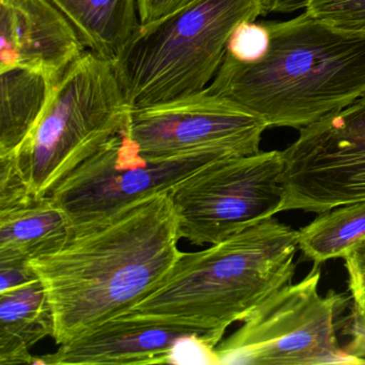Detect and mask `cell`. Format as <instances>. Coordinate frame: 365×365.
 Listing matches in <instances>:
<instances>
[{
  "mask_svg": "<svg viewBox=\"0 0 365 365\" xmlns=\"http://www.w3.org/2000/svg\"><path fill=\"white\" fill-rule=\"evenodd\" d=\"M180 240L168 192L71 224L61 247L29 260L48 294L55 343L131 311L182 255Z\"/></svg>",
  "mask_w": 365,
  "mask_h": 365,
  "instance_id": "6da1fadb",
  "label": "cell"
},
{
  "mask_svg": "<svg viewBox=\"0 0 365 365\" xmlns=\"http://www.w3.org/2000/svg\"><path fill=\"white\" fill-rule=\"evenodd\" d=\"M268 52L243 63L225 55L207 89L264 119L301 130L365 95V37L337 31L303 12L266 22Z\"/></svg>",
  "mask_w": 365,
  "mask_h": 365,
  "instance_id": "7a4b0ae2",
  "label": "cell"
},
{
  "mask_svg": "<svg viewBox=\"0 0 365 365\" xmlns=\"http://www.w3.org/2000/svg\"><path fill=\"white\" fill-rule=\"evenodd\" d=\"M298 230L269 217L208 249L182 253L131 313L187 329L217 347L234 322L292 283Z\"/></svg>",
  "mask_w": 365,
  "mask_h": 365,
  "instance_id": "3957f363",
  "label": "cell"
},
{
  "mask_svg": "<svg viewBox=\"0 0 365 365\" xmlns=\"http://www.w3.org/2000/svg\"><path fill=\"white\" fill-rule=\"evenodd\" d=\"M266 14V0H196L140 25L112 61L128 106L146 108L204 91L236 27Z\"/></svg>",
  "mask_w": 365,
  "mask_h": 365,
  "instance_id": "277c9868",
  "label": "cell"
},
{
  "mask_svg": "<svg viewBox=\"0 0 365 365\" xmlns=\"http://www.w3.org/2000/svg\"><path fill=\"white\" fill-rule=\"evenodd\" d=\"M128 106L108 59L86 51L55 83L38 123L16 153L14 164L27 191L42 197L120 133Z\"/></svg>",
  "mask_w": 365,
  "mask_h": 365,
  "instance_id": "5b68a950",
  "label": "cell"
},
{
  "mask_svg": "<svg viewBox=\"0 0 365 365\" xmlns=\"http://www.w3.org/2000/svg\"><path fill=\"white\" fill-rule=\"evenodd\" d=\"M322 264L260 303L242 327L217 346L222 364H354L341 349L339 316L349 298L318 292Z\"/></svg>",
  "mask_w": 365,
  "mask_h": 365,
  "instance_id": "8992f818",
  "label": "cell"
},
{
  "mask_svg": "<svg viewBox=\"0 0 365 365\" xmlns=\"http://www.w3.org/2000/svg\"><path fill=\"white\" fill-rule=\"evenodd\" d=\"M282 151L213 160L168 194L180 238L215 245L281 212L285 187Z\"/></svg>",
  "mask_w": 365,
  "mask_h": 365,
  "instance_id": "52a82bcc",
  "label": "cell"
},
{
  "mask_svg": "<svg viewBox=\"0 0 365 365\" xmlns=\"http://www.w3.org/2000/svg\"><path fill=\"white\" fill-rule=\"evenodd\" d=\"M264 119L208 89L134 108L123 131L145 159L168 162L202 153L224 157L259 153Z\"/></svg>",
  "mask_w": 365,
  "mask_h": 365,
  "instance_id": "ba28073f",
  "label": "cell"
},
{
  "mask_svg": "<svg viewBox=\"0 0 365 365\" xmlns=\"http://www.w3.org/2000/svg\"><path fill=\"white\" fill-rule=\"evenodd\" d=\"M282 153L281 212L320 213L365 200V95L301 129Z\"/></svg>",
  "mask_w": 365,
  "mask_h": 365,
  "instance_id": "9c48e42d",
  "label": "cell"
},
{
  "mask_svg": "<svg viewBox=\"0 0 365 365\" xmlns=\"http://www.w3.org/2000/svg\"><path fill=\"white\" fill-rule=\"evenodd\" d=\"M202 153L168 162L145 159L136 143L121 131L63 178L48 195L70 225L113 212L175 185L213 160Z\"/></svg>",
  "mask_w": 365,
  "mask_h": 365,
  "instance_id": "30bf717a",
  "label": "cell"
},
{
  "mask_svg": "<svg viewBox=\"0 0 365 365\" xmlns=\"http://www.w3.org/2000/svg\"><path fill=\"white\" fill-rule=\"evenodd\" d=\"M86 51L50 0H0V71L27 68L57 82Z\"/></svg>",
  "mask_w": 365,
  "mask_h": 365,
  "instance_id": "8fae6325",
  "label": "cell"
},
{
  "mask_svg": "<svg viewBox=\"0 0 365 365\" xmlns=\"http://www.w3.org/2000/svg\"><path fill=\"white\" fill-rule=\"evenodd\" d=\"M187 333L193 332L127 312L38 356L35 365L166 364L173 344Z\"/></svg>",
  "mask_w": 365,
  "mask_h": 365,
  "instance_id": "7c38bea8",
  "label": "cell"
},
{
  "mask_svg": "<svg viewBox=\"0 0 365 365\" xmlns=\"http://www.w3.org/2000/svg\"><path fill=\"white\" fill-rule=\"evenodd\" d=\"M70 224L50 195H29L0 209V262H27L57 251Z\"/></svg>",
  "mask_w": 365,
  "mask_h": 365,
  "instance_id": "4fadbf2b",
  "label": "cell"
},
{
  "mask_svg": "<svg viewBox=\"0 0 365 365\" xmlns=\"http://www.w3.org/2000/svg\"><path fill=\"white\" fill-rule=\"evenodd\" d=\"M53 333L52 309L38 277L0 294V365L35 364L31 348Z\"/></svg>",
  "mask_w": 365,
  "mask_h": 365,
  "instance_id": "5bb4252c",
  "label": "cell"
},
{
  "mask_svg": "<svg viewBox=\"0 0 365 365\" xmlns=\"http://www.w3.org/2000/svg\"><path fill=\"white\" fill-rule=\"evenodd\" d=\"M89 52L113 61L140 26L136 0H50Z\"/></svg>",
  "mask_w": 365,
  "mask_h": 365,
  "instance_id": "9a60e30c",
  "label": "cell"
},
{
  "mask_svg": "<svg viewBox=\"0 0 365 365\" xmlns=\"http://www.w3.org/2000/svg\"><path fill=\"white\" fill-rule=\"evenodd\" d=\"M55 83L27 68L0 71V157L16 153L26 140L41 117Z\"/></svg>",
  "mask_w": 365,
  "mask_h": 365,
  "instance_id": "2e32d148",
  "label": "cell"
},
{
  "mask_svg": "<svg viewBox=\"0 0 365 365\" xmlns=\"http://www.w3.org/2000/svg\"><path fill=\"white\" fill-rule=\"evenodd\" d=\"M298 234L299 249L314 264L344 258L350 247L365 238V200L318 213Z\"/></svg>",
  "mask_w": 365,
  "mask_h": 365,
  "instance_id": "e0dca14e",
  "label": "cell"
},
{
  "mask_svg": "<svg viewBox=\"0 0 365 365\" xmlns=\"http://www.w3.org/2000/svg\"><path fill=\"white\" fill-rule=\"evenodd\" d=\"M304 9L337 31L365 37V0H307Z\"/></svg>",
  "mask_w": 365,
  "mask_h": 365,
  "instance_id": "ac0fdd59",
  "label": "cell"
},
{
  "mask_svg": "<svg viewBox=\"0 0 365 365\" xmlns=\"http://www.w3.org/2000/svg\"><path fill=\"white\" fill-rule=\"evenodd\" d=\"M270 41V31L266 22L245 21L230 36L226 55L239 63H256L268 52Z\"/></svg>",
  "mask_w": 365,
  "mask_h": 365,
  "instance_id": "d6986e66",
  "label": "cell"
},
{
  "mask_svg": "<svg viewBox=\"0 0 365 365\" xmlns=\"http://www.w3.org/2000/svg\"><path fill=\"white\" fill-rule=\"evenodd\" d=\"M166 364L220 365V361L217 347L196 333H187L173 344Z\"/></svg>",
  "mask_w": 365,
  "mask_h": 365,
  "instance_id": "ffe728a7",
  "label": "cell"
},
{
  "mask_svg": "<svg viewBox=\"0 0 365 365\" xmlns=\"http://www.w3.org/2000/svg\"><path fill=\"white\" fill-rule=\"evenodd\" d=\"M344 260L354 309L365 315V238L348 250Z\"/></svg>",
  "mask_w": 365,
  "mask_h": 365,
  "instance_id": "44dd1931",
  "label": "cell"
},
{
  "mask_svg": "<svg viewBox=\"0 0 365 365\" xmlns=\"http://www.w3.org/2000/svg\"><path fill=\"white\" fill-rule=\"evenodd\" d=\"M140 25L150 24L193 4L196 0H136Z\"/></svg>",
  "mask_w": 365,
  "mask_h": 365,
  "instance_id": "7402d4cb",
  "label": "cell"
},
{
  "mask_svg": "<svg viewBox=\"0 0 365 365\" xmlns=\"http://www.w3.org/2000/svg\"><path fill=\"white\" fill-rule=\"evenodd\" d=\"M348 324V334L351 336L349 343L343 348L344 351L352 359L354 364L365 363V315L352 311L349 317L344 318Z\"/></svg>",
  "mask_w": 365,
  "mask_h": 365,
  "instance_id": "603a6c76",
  "label": "cell"
},
{
  "mask_svg": "<svg viewBox=\"0 0 365 365\" xmlns=\"http://www.w3.org/2000/svg\"><path fill=\"white\" fill-rule=\"evenodd\" d=\"M37 277L29 262H0V294L24 285Z\"/></svg>",
  "mask_w": 365,
  "mask_h": 365,
  "instance_id": "cb8c5ba5",
  "label": "cell"
},
{
  "mask_svg": "<svg viewBox=\"0 0 365 365\" xmlns=\"http://www.w3.org/2000/svg\"><path fill=\"white\" fill-rule=\"evenodd\" d=\"M307 0H267L268 14L270 12H279V14H288V12L297 11L299 9H304Z\"/></svg>",
  "mask_w": 365,
  "mask_h": 365,
  "instance_id": "d4e9b609",
  "label": "cell"
},
{
  "mask_svg": "<svg viewBox=\"0 0 365 365\" xmlns=\"http://www.w3.org/2000/svg\"><path fill=\"white\" fill-rule=\"evenodd\" d=\"M266 1H267V0H266Z\"/></svg>",
  "mask_w": 365,
  "mask_h": 365,
  "instance_id": "484cf974",
  "label": "cell"
}]
</instances>
